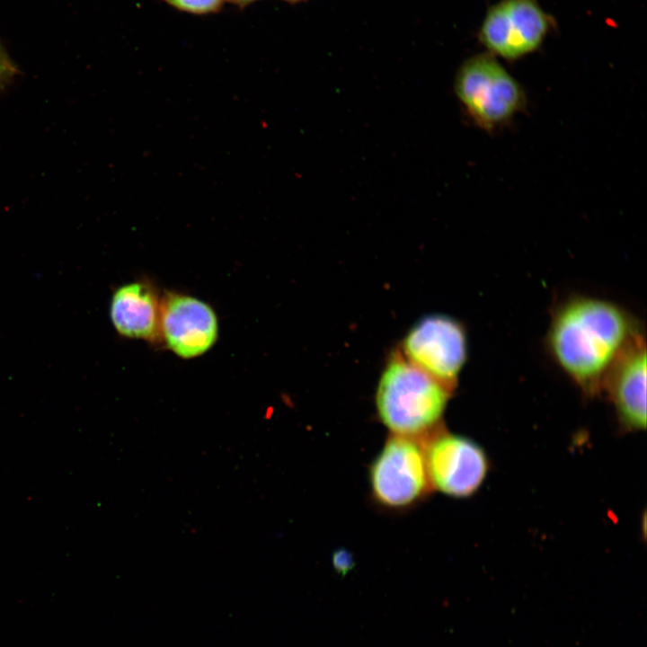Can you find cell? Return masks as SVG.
Wrapping results in <instances>:
<instances>
[{
    "mask_svg": "<svg viewBox=\"0 0 647 647\" xmlns=\"http://www.w3.org/2000/svg\"><path fill=\"white\" fill-rule=\"evenodd\" d=\"M640 332L639 324L618 304L573 295L554 307L545 344L562 372L592 397L601 394L610 368Z\"/></svg>",
    "mask_w": 647,
    "mask_h": 647,
    "instance_id": "6da1fadb",
    "label": "cell"
},
{
    "mask_svg": "<svg viewBox=\"0 0 647 647\" xmlns=\"http://www.w3.org/2000/svg\"><path fill=\"white\" fill-rule=\"evenodd\" d=\"M452 394L395 351L389 357L377 384V413L390 434L423 440L442 426Z\"/></svg>",
    "mask_w": 647,
    "mask_h": 647,
    "instance_id": "7a4b0ae2",
    "label": "cell"
},
{
    "mask_svg": "<svg viewBox=\"0 0 647 647\" xmlns=\"http://www.w3.org/2000/svg\"><path fill=\"white\" fill-rule=\"evenodd\" d=\"M454 88L469 117L487 131L509 122L526 102L520 84L497 58L487 52L462 63Z\"/></svg>",
    "mask_w": 647,
    "mask_h": 647,
    "instance_id": "3957f363",
    "label": "cell"
},
{
    "mask_svg": "<svg viewBox=\"0 0 647 647\" xmlns=\"http://www.w3.org/2000/svg\"><path fill=\"white\" fill-rule=\"evenodd\" d=\"M374 501L389 510H405L431 492L423 441L390 434L368 470Z\"/></svg>",
    "mask_w": 647,
    "mask_h": 647,
    "instance_id": "277c9868",
    "label": "cell"
},
{
    "mask_svg": "<svg viewBox=\"0 0 647 647\" xmlns=\"http://www.w3.org/2000/svg\"><path fill=\"white\" fill-rule=\"evenodd\" d=\"M556 26L539 0H499L487 9L477 39L487 53L513 62L540 49Z\"/></svg>",
    "mask_w": 647,
    "mask_h": 647,
    "instance_id": "5b68a950",
    "label": "cell"
},
{
    "mask_svg": "<svg viewBox=\"0 0 647 647\" xmlns=\"http://www.w3.org/2000/svg\"><path fill=\"white\" fill-rule=\"evenodd\" d=\"M432 490L452 498H467L482 486L489 470L485 451L474 440L442 426L423 439Z\"/></svg>",
    "mask_w": 647,
    "mask_h": 647,
    "instance_id": "8992f818",
    "label": "cell"
},
{
    "mask_svg": "<svg viewBox=\"0 0 647 647\" xmlns=\"http://www.w3.org/2000/svg\"><path fill=\"white\" fill-rule=\"evenodd\" d=\"M401 353L453 392L467 359L465 330L450 316H425L404 336Z\"/></svg>",
    "mask_w": 647,
    "mask_h": 647,
    "instance_id": "52a82bcc",
    "label": "cell"
},
{
    "mask_svg": "<svg viewBox=\"0 0 647 647\" xmlns=\"http://www.w3.org/2000/svg\"><path fill=\"white\" fill-rule=\"evenodd\" d=\"M159 329L168 348L183 359L208 351L216 342L217 319L207 303L182 294L167 293L159 309Z\"/></svg>",
    "mask_w": 647,
    "mask_h": 647,
    "instance_id": "ba28073f",
    "label": "cell"
},
{
    "mask_svg": "<svg viewBox=\"0 0 647 647\" xmlns=\"http://www.w3.org/2000/svg\"><path fill=\"white\" fill-rule=\"evenodd\" d=\"M646 361L642 332L624 350L604 380L601 394H607L625 431L646 428Z\"/></svg>",
    "mask_w": 647,
    "mask_h": 647,
    "instance_id": "9c48e42d",
    "label": "cell"
},
{
    "mask_svg": "<svg viewBox=\"0 0 647 647\" xmlns=\"http://www.w3.org/2000/svg\"><path fill=\"white\" fill-rule=\"evenodd\" d=\"M110 315L116 331L127 338L150 340L160 330L156 297L141 282L126 284L114 292Z\"/></svg>",
    "mask_w": 647,
    "mask_h": 647,
    "instance_id": "30bf717a",
    "label": "cell"
},
{
    "mask_svg": "<svg viewBox=\"0 0 647 647\" xmlns=\"http://www.w3.org/2000/svg\"><path fill=\"white\" fill-rule=\"evenodd\" d=\"M164 2L179 11L200 15L217 12L224 0H164Z\"/></svg>",
    "mask_w": 647,
    "mask_h": 647,
    "instance_id": "8fae6325",
    "label": "cell"
},
{
    "mask_svg": "<svg viewBox=\"0 0 647 647\" xmlns=\"http://www.w3.org/2000/svg\"><path fill=\"white\" fill-rule=\"evenodd\" d=\"M17 72L16 66L0 44V90L8 84Z\"/></svg>",
    "mask_w": 647,
    "mask_h": 647,
    "instance_id": "7c38bea8",
    "label": "cell"
},
{
    "mask_svg": "<svg viewBox=\"0 0 647 647\" xmlns=\"http://www.w3.org/2000/svg\"><path fill=\"white\" fill-rule=\"evenodd\" d=\"M332 566L341 576H345L354 567L351 554L346 550H338L332 555Z\"/></svg>",
    "mask_w": 647,
    "mask_h": 647,
    "instance_id": "4fadbf2b",
    "label": "cell"
},
{
    "mask_svg": "<svg viewBox=\"0 0 647 647\" xmlns=\"http://www.w3.org/2000/svg\"><path fill=\"white\" fill-rule=\"evenodd\" d=\"M230 3H233L235 4L240 5V6H245L256 0H226Z\"/></svg>",
    "mask_w": 647,
    "mask_h": 647,
    "instance_id": "5bb4252c",
    "label": "cell"
},
{
    "mask_svg": "<svg viewBox=\"0 0 647 647\" xmlns=\"http://www.w3.org/2000/svg\"><path fill=\"white\" fill-rule=\"evenodd\" d=\"M282 1H285L289 4H297V3L303 2L305 0H282Z\"/></svg>",
    "mask_w": 647,
    "mask_h": 647,
    "instance_id": "9a60e30c",
    "label": "cell"
}]
</instances>
